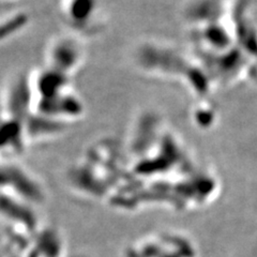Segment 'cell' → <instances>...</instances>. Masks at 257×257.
I'll list each match as a JSON object with an SVG mask.
<instances>
[{
  "instance_id": "1",
  "label": "cell",
  "mask_w": 257,
  "mask_h": 257,
  "mask_svg": "<svg viewBox=\"0 0 257 257\" xmlns=\"http://www.w3.org/2000/svg\"><path fill=\"white\" fill-rule=\"evenodd\" d=\"M84 59L83 48L74 38H58L48 47V67L72 75Z\"/></svg>"
},
{
  "instance_id": "2",
  "label": "cell",
  "mask_w": 257,
  "mask_h": 257,
  "mask_svg": "<svg viewBox=\"0 0 257 257\" xmlns=\"http://www.w3.org/2000/svg\"><path fill=\"white\" fill-rule=\"evenodd\" d=\"M61 11L64 20L78 31L89 30L90 24L98 19V0H62Z\"/></svg>"
}]
</instances>
